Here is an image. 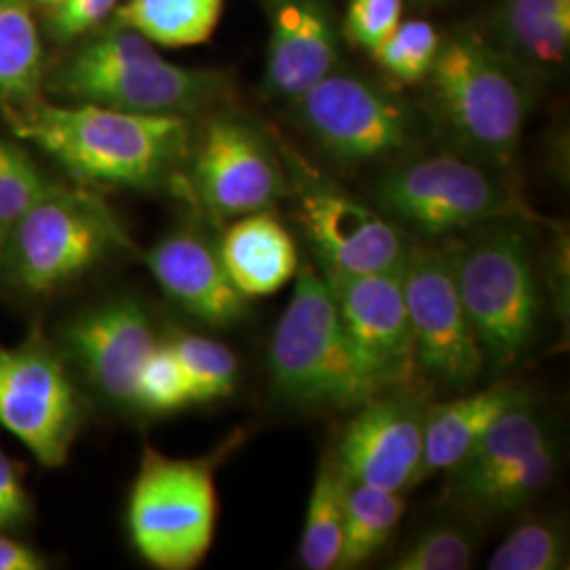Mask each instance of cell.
<instances>
[{
    "instance_id": "1",
    "label": "cell",
    "mask_w": 570,
    "mask_h": 570,
    "mask_svg": "<svg viewBox=\"0 0 570 570\" xmlns=\"http://www.w3.org/2000/svg\"><path fill=\"white\" fill-rule=\"evenodd\" d=\"M16 138L37 146L70 176L117 188H159L178 180L193 148L190 119L144 115L91 102H32L0 108Z\"/></svg>"
},
{
    "instance_id": "2",
    "label": "cell",
    "mask_w": 570,
    "mask_h": 570,
    "mask_svg": "<svg viewBox=\"0 0 570 570\" xmlns=\"http://www.w3.org/2000/svg\"><path fill=\"white\" fill-rule=\"evenodd\" d=\"M425 81L450 138L508 176L537 102L539 75L484 35L456 30L442 39Z\"/></svg>"
},
{
    "instance_id": "3",
    "label": "cell",
    "mask_w": 570,
    "mask_h": 570,
    "mask_svg": "<svg viewBox=\"0 0 570 570\" xmlns=\"http://www.w3.org/2000/svg\"><path fill=\"white\" fill-rule=\"evenodd\" d=\"M45 87L66 102L186 119L214 112L233 98L225 72L165 60L157 45L112 23L85 37L77 51L45 75Z\"/></svg>"
},
{
    "instance_id": "4",
    "label": "cell",
    "mask_w": 570,
    "mask_h": 570,
    "mask_svg": "<svg viewBox=\"0 0 570 570\" xmlns=\"http://www.w3.org/2000/svg\"><path fill=\"white\" fill-rule=\"evenodd\" d=\"M273 395L305 410H351L385 391L357 355L320 266H298L268 345Z\"/></svg>"
},
{
    "instance_id": "5",
    "label": "cell",
    "mask_w": 570,
    "mask_h": 570,
    "mask_svg": "<svg viewBox=\"0 0 570 570\" xmlns=\"http://www.w3.org/2000/svg\"><path fill=\"white\" fill-rule=\"evenodd\" d=\"M379 212L423 237L518 220L551 226L515 190L510 178L468 153H435L404 159L374 188Z\"/></svg>"
},
{
    "instance_id": "6",
    "label": "cell",
    "mask_w": 570,
    "mask_h": 570,
    "mask_svg": "<svg viewBox=\"0 0 570 570\" xmlns=\"http://www.w3.org/2000/svg\"><path fill=\"white\" fill-rule=\"evenodd\" d=\"M518 220L492 223L450 249L454 279L484 362L505 370L534 345L543 296L532 247Z\"/></svg>"
},
{
    "instance_id": "7",
    "label": "cell",
    "mask_w": 570,
    "mask_h": 570,
    "mask_svg": "<svg viewBox=\"0 0 570 570\" xmlns=\"http://www.w3.org/2000/svg\"><path fill=\"white\" fill-rule=\"evenodd\" d=\"M129 247L119 218L96 193L51 183L11 230L0 279L21 294L49 296Z\"/></svg>"
},
{
    "instance_id": "8",
    "label": "cell",
    "mask_w": 570,
    "mask_h": 570,
    "mask_svg": "<svg viewBox=\"0 0 570 570\" xmlns=\"http://www.w3.org/2000/svg\"><path fill=\"white\" fill-rule=\"evenodd\" d=\"M242 438L207 456L178 459L146 446L127 501V530L134 550L159 570H190L209 553L218 492L216 469Z\"/></svg>"
},
{
    "instance_id": "9",
    "label": "cell",
    "mask_w": 570,
    "mask_h": 570,
    "mask_svg": "<svg viewBox=\"0 0 570 570\" xmlns=\"http://www.w3.org/2000/svg\"><path fill=\"white\" fill-rule=\"evenodd\" d=\"M289 106L296 125L341 165L389 161L421 138V121L402 98L343 66Z\"/></svg>"
},
{
    "instance_id": "10",
    "label": "cell",
    "mask_w": 570,
    "mask_h": 570,
    "mask_svg": "<svg viewBox=\"0 0 570 570\" xmlns=\"http://www.w3.org/2000/svg\"><path fill=\"white\" fill-rule=\"evenodd\" d=\"M275 144L284 159L296 220L322 271L379 273L402 268L412 245L402 226L348 195L289 144L279 138Z\"/></svg>"
},
{
    "instance_id": "11",
    "label": "cell",
    "mask_w": 570,
    "mask_h": 570,
    "mask_svg": "<svg viewBox=\"0 0 570 570\" xmlns=\"http://www.w3.org/2000/svg\"><path fill=\"white\" fill-rule=\"evenodd\" d=\"M188 164V188L214 220L271 209L287 197V174L273 134L225 106L209 112Z\"/></svg>"
},
{
    "instance_id": "12",
    "label": "cell",
    "mask_w": 570,
    "mask_h": 570,
    "mask_svg": "<svg viewBox=\"0 0 570 570\" xmlns=\"http://www.w3.org/2000/svg\"><path fill=\"white\" fill-rule=\"evenodd\" d=\"M402 287L419 379L438 387H469L487 362L456 287L450 249L410 245Z\"/></svg>"
},
{
    "instance_id": "13",
    "label": "cell",
    "mask_w": 570,
    "mask_h": 570,
    "mask_svg": "<svg viewBox=\"0 0 570 570\" xmlns=\"http://www.w3.org/2000/svg\"><path fill=\"white\" fill-rule=\"evenodd\" d=\"M85 419L81 393L60 353L32 332L21 345L0 346V428L20 440L42 468H60Z\"/></svg>"
},
{
    "instance_id": "14",
    "label": "cell",
    "mask_w": 570,
    "mask_h": 570,
    "mask_svg": "<svg viewBox=\"0 0 570 570\" xmlns=\"http://www.w3.org/2000/svg\"><path fill=\"white\" fill-rule=\"evenodd\" d=\"M322 273L332 289L346 334L376 383L385 393H416L421 379L414 366L402 268L379 273Z\"/></svg>"
},
{
    "instance_id": "15",
    "label": "cell",
    "mask_w": 570,
    "mask_h": 570,
    "mask_svg": "<svg viewBox=\"0 0 570 570\" xmlns=\"http://www.w3.org/2000/svg\"><path fill=\"white\" fill-rule=\"evenodd\" d=\"M355 410L332 450L346 480L400 494L419 484L428 402L414 391H393Z\"/></svg>"
},
{
    "instance_id": "16",
    "label": "cell",
    "mask_w": 570,
    "mask_h": 570,
    "mask_svg": "<svg viewBox=\"0 0 570 570\" xmlns=\"http://www.w3.org/2000/svg\"><path fill=\"white\" fill-rule=\"evenodd\" d=\"M63 343L98 393L134 406L136 376L159 336L140 301L115 298L75 317L63 327Z\"/></svg>"
},
{
    "instance_id": "17",
    "label": "cell",
    "mask_w": 570,
    "mask_h": 570,
    "mask_svg": "<svg viewBox=\"0 0 570 570\" xmlns=\"http://www.w3.org/2000/svg\"><path fill=\"white\" fill-rule=\"evenodd\" d=\"M266 96L292 104L341 66V23L330 0H263Z\"/></svg>"
},
{
    "instance_id": "18",
    "label": "cell",
    "mask_w": 570,
    "mask_h": 570,
    "mask_svg": "<svg viewBox=\"0 0 570 570\" xmlns=\"http://www.w3.org/2000/svg\"><path fill=\"white\" fill-rule=\"evenodd\" d=\"M144 263L165 296L197 322L228 327L247 315V298L228 279L216 244L199 230L165 235L144 254Z\"/></svg>"
},
{
    "instance_id": "19",
    "label": "cell",
    "mask_w": 570,
    "mask_h": 570,
    "mask_svg": "<svg viewBox=\"0 0 570 570\" xmlns=\"http://www.w3.org/2000/svg\"><path fill=\"white\" fill-rule=\"evenodd\" d=\"M216 249L228 279L247 301L279 292L301 266L292 233L271 209L233 218Z\"/></svg>"
},
{
    "instance_id": "20",
    "label": "cell",
    "mask_w": 570,
    "mask_h": 570,
    "mask_svg": "<svg viewBox=\"0 0 570 570\" xmlns=\"http://www.w3.org/2000/svg\"><path fill=\"white\" fill-rule=\"evenodd\" d=\"M529 397V389L503 381L475 393L428 404L423 438V480L442 471L449 473L456 468L505 410Z\"/></svg>"
},
{
    "instance_id": "21",
    "label": "cell",
    "mask_w": 570,
    "mask_h": 570,
    "mask_svg": "<svg viewBox=\"0 0 570 570\" xmlns=\"http://www.w3.org/2000/svg\"><path fill=\"white\" fill-rule=\"evenodd\" d=\"M497 45L537 75L560 70L570 53V0H499Z\"/></svg>"
},
{
    "instance_id": "22",
    "label": "cell",
    "mask_w": 570,
    "mask_h": 570,
    "mask_svg": "<svg viewBox=\"0 0 570 570\" xmlns=\"http://www.w3.org/2000/svg\"><path fill=\"white\" fill-rule=\"evenodd\" d=\"M560 471V449L553 440L529 456L489 475L449 484L450 499L465 510L497 515L520 510L550 489Z\"/></svg>"
},
{
    "instance_id": "23",
    "label": "cell",
    "mask_w": 570,
    "mask_h": 570,
    "mask_svg": "<svg viewBox=\"0 0 570 570\" xmlns=\"http://www.w3.org/2000/svg\"><path fill=\"white\" fill-rule=\"evenodd\" d=\"M225 4L226 0H125L110 23L134 30L157 47H195L214 37Z\"/></svg>"
},
{
    "instance_id": "24",
    "label": "cell",
    "mask_w": 570,
    "mask_h": 570,
    "mask_svg": "<svg viewBox=\"0 0 570 570\" xmlns=\"http://www.w3.org/2000/svg\"><path fill=\"white\" fill-rule=\"evenodd\" d=\"M45 75L35 7L28 0H0V108L41 98Z\"/></svg>"
},
{
    "instance_id": "25",
    "label": "cell",
    "mask_w": 570,
    "mask_h": 570,
    "mask_svg": "<svg viewBox=\"0 0 570 570\" xmlns=\"http://www.w3.org/2000/svg\"><path fill=\"white\" fill-rule=\"evenodd\" d=\"M553 440L556 438L548 416L529 397L505 410L490 425L489 431L478 440V444L469 450L468 456L449 471V484L489 475L497 469L505 468L513 461H520L543 449Z\"/></svg>"
},
{
    "instance_id": "26",
    "label": "cell",
    "mask_w": 570,
    "mask_h": 570,
    "mask_svg": "<svg viewBox=\"0 0 570 570\" xmlns=\"http://www.w3.org/2000/svg\"><path fill=\"white\" fill-rule=\"evenodd\" d=\"M348 480L332 452L322 459L306 503L298 556L308 570H334L343 548Z\"/></svg>"
},
{
    "instance_id": "27",
    "label": "cell",
    "mask_w": 570,
    "mask_h": 570,
    "mask_svg": "<svg viewBox=\"0 0 570 570\" xmlns=\"http://www.w3.org/2000/svg\"><path fill=\"white\" fill-rule=\"evenodd\" d=\"M404 510L406 503L400 492L348 482L345 532L336 569H360L385 550L404 518Z\"/></svg>"
},
{
    "instance_id": "28",
    "label": "cell",
    "mask_w": 570,
    "mask_h": 570,
    "mask_svg": "<svg viewBox=\"0 0 570 570\" xmlns=\"http://www.w3.org/2000/svg\"><path fill=\"white\" fill-rule=\"evenodd\" d=\"M165 341L183 366L193 404L225 400L235 391L239 362L228 346L184 330L171 332Z\"/></svg>"
},
{
    "instance_id": "29",
    "label": "cell",
    "mask_w": 570,
    "mask_h": 570,
    "mask_svg": "<svg viewBox=\"0 0 570 570\" xmlns=\"http://www.w3.org/2000/svg\"><path fill=\"white\" fill-rule=\"evenodd\" d=\"M567 529L546 518L518 524L492 551L490 570H567L570 564Z\"/></svg>"
},
{
    "instance_id": "30",
    "label": "cell",
    "mask_w": 570,
    "mask_h": 570,
    "mask_svg": "<svg viewBox=\"0 0 570 570\" xmlns=\"http://www.w3.org/2000/svg\"><path fill=\"white\" fill-rule=\"evenodd\" d=\"M442 39L428 20H402L370 56L389 81L419 85L428 79Z\"/></svg>"
},
{
    "instance_id": "31",
    "label": "cell",
    "mask_w": 570,
    "mask_h": 570,
    "mask_svg": "<svg viewBox=\"0 0 570 570\" xmlns=\"http://www.w3.org/2000/svg\"><path fill=\"white\" fill-rule=\"evenodd\" d=\"M49 184L23 146L0 136V261L11 230Z\"/></svg>"
},
{
    "instance_id": "32",
    "label": "cell",
    "mask_w": 570,
    "mask_h": 570,
    "mask_svg": "<svg viewBox=\"0 0 570 570\" xmlns=\"http://www.w3.org/2000/svg\"><path fill=\"white\" fill-rule=\"evenodd\" d=\"M475 537L461 524L440 522L421 530L387 569L391 570H465L473 567Z\"/></svg>"
},
{
    "instance_id": "33",
    "label": "cell",
    "mask_w": 570,
    "mask_h": 570,
    "mask_svg": "<svg viewBox=\"0 0 570 570\" xmlns=\"http://www.w3.org/2000/svg\"><path fill=\"white\" fill-rule=\"evenodd\" d=\"M188 404H193V395L183 366L167 341H159L136 376L134 407L153 414H167Z\"/></svg>"
},
{
    "instance_id": "34",
    "label": "cell",
    "mask_w": 570,
    "mask_h": 570,
    "mask_svg": "<svg viewBox=\"0 0 570 570\" xmlns=\"http://www.w3.org/2000/svg\"><path fill=\"white\" fill-rule=\"evenodd\" d=\"M404 16V0H348L341 32L357 49L372 53Z\"/></svg>"
},
{
    "instance_id": "35",
    "label": "cell",
    "mask_w": 570,
    "mask_h": 570,
    "mask_svg": "<svg viewBox=\"0 0 570 570\" xmlns=\"http://www.w3.org/2000/svg\"><path fill=\"white\" fill-rule=\"evenodd\" d=\"M121 0H60L47 9L45 30L51 41L68 45L100 30Z\"/></svg>"
},
{
    "instance_id": "36",
    "label": "cell",
    "mask_w": 570,
    "mask_h": 570,
    "mask_svg": "<svg viewBox=\"0 0 570 570\" xmlns=\"http://www.w3.org/2000/svg\"><path fill=\"white\" fill-rule=\"evenodd\" d=\"M0 501L13 513L18 524L28 518L30 497L23 482V471L4 450H0Z\"/></svg>"
},
{
    "instance_id": "37",
    "label": "cell",
    "mask_w": 570,
    "mask_h": 570,
    "mask_svg": "<svg viewBox=\"0 0 570 570\" xmlns=\"http://www.w3.org/2000/svg\"><path fill=\"white\" fill-rule=\"evenodd\" d=\"M47 560L39 551L0 530V570H42Z\"/></svg>"
},
{
    "instance_id": "38",
    "label": "cell",
    "mask_w": 570,
    "mask_h": 570,
    "mask_svg": "<svg viewBox=\"0 0 570 570\" xmlns=\"http://www.w3.org/2000/svg\"><path fill=\"white\" fill-rule=\"evenodd\" d=\"M13 527H18V520L13 518V513L7 510L2 505V501H0V530H9L13 529Z\"/></svg>"
},
{
    "instance_id": "39",
    "label": "cell",
    "mask_w": 570,
    "mask_h": 570,
    "mask_svg": "<svg viewBox=\"0 0 570 570\" xmlns=\"http://www.w3.org/2000/svg\"><path fill=\"white\" fill-rule=\"evenodd\" d=\"M28 2H30L32 7H41V9H45V11H47V9H51L53 4H58L60 0H28Z\"/></svg>"
},
{
    "instance_id": "40",
    "label": "cell",
    "mask_w": 570,
    "mask_h": 570,
    "mask_svg": "<svg viewBox=\"0 0 570 570\" xmlns=\"http://www.w3.org/2000/svg\"><path fill=\"white\" fill-rule=\"evenodd\" d=\"M419 2H442V0H419Z\"/></svg>"
}]
</instances>
